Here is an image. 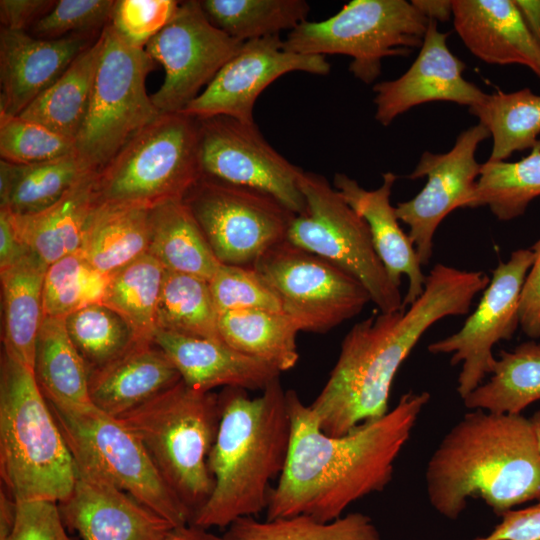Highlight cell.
I'll return each instance as SVG.
<instances>
[{"instance_id": "b9f144b4", "label": "cell", "mask_w": 540, "mask_h": 540, "mask_svg": "<svg viewBox=\"0 0 540 540\" xmlns=\"http://www.w3.org/2000/svg\"><path fill=\"white\" fill-rule=\"evenodd\" d=\"M110 275L94 268L77 252L49 265L43 285L44 317L65 318L101 303Z\"/></svg>"}, {"instance_id": "7a4b0ae2", "label": "cell", "mask_w": 540, "mask_h": 540, "mask_svg": "<svg viewBox=\"0 0 540 540\" xmlns=\"http://www.w3.org/2000/svg\"><path fill=\"white\" fill-rule=\"evenodd\" d=\"M489 282L482 271L438 263L427 275L424 292L410 306L356 323L310 405L320 429L338 437L386 415L394 377L420 338L437 321L467 314Z\"/></svg>"}, {"instance_id": "484cf974", "label": "cell", "mask_w": 540, "mask_h": 540, "mask_svg": "<svg viewBox=\"0 0 540 540\" xmlns=\"http://www.w3.org/2000/svg\"><path fill=\"white\" fill-rule=\"evenodd\" d=\"M96 174V171L87 173L42 211L15 215L8 210L22 243L46 265L79 252L87 223L97 205Z\"/></svg>"}, {"instance_id": "30bf717a", "label": "cell", "mask_w": 540, "mask_h": 540, "mask_svg": "<svg viewBox=\"0 0 540 540\" xmlns=\"http://www.w3.org/2000/svg\"><path fill=\"white\" fill-rule=\"evenodd\" d=\"M103 37L90 104L75 139L77 155L96 172L161 114L146 91L154 60L145 48L126 42L110 24Z\"/></svg>"}, {"instance_id": "6da1fadb", "label": "cell", "mask_w": 540, "mask_h": 540, "mask_svg": "<svg viewBox=\"0 0 540 540\" xmlns=\"http://www.w3.org/2000/svg\"><path fill=\"white\" fill-rule=\"evenodd\" d=\"M291 438L286 465L271 488L266 519L299 514L329 522L355 501L383 491L430 400L408 392L382 418L338 437L325 434L295 390L286 391Z\"/></svg>"}, {"instance_id": "7c38bea8", "label": "cell", "mask_w": 540, "mask_h": 540, "mask_svg": "<svg viewBox=\"0 0 540 540\" xmlns=\"http://www.w3.org/2000/svg\"><path fill=\"white\" fill-rule=\"evenodd\" d=\"M299 331L326 333L358 315L371 301L363 285L326 259L287 239L253 265Z\"/></svg>"}, {"instance_id": "1f68e13d", "label": "cell", "mask_w": 540, "mask_h": 540, "mask_svg": "<svg viewBox=\"0 0 540 540\" xmlns=\"http://www.w3.org/2000/svg\"><path fill=\"white\" fill-rule=\"evenodd\" d=\"M91 171L77 153L27 165L0 160V208L15 215L42 211Z\"/></svg>"}, {"instance_id": "7bdbcfd3", "label": "cell", "mask_w": 540, "mask_h": 540, "mask_svg": "<svg viewBox=\"0 0 540 540\" xmlns=\"http://www.w3.org/2000/svg\"><path fill=\"white\" fill-rule=\"evenodd\" d=\"M74 153L73 140L20 115L0 114L1 160L27 165Z\"/></svg>"}, {"instance_id": "8d00e7d4", "label": "cell", "mask_w": 540, "mask_h": 540, "mask_svg": "<svg viewBox=\"0 0 540 540\" xmlns=\"http://www.w3.org/2000/svg\"><path fill=\"white\" fill-rule=\"evenodd\" d=\"M540 196V139L528 156L516 162L487 161L481 164L467 207H489L500 221L524 214Z\"/></svg>"}, {"instance_id": "277c9868", "label": "cell", "mask_w": 540, "mask_h": 540, "mask_svg": "<svg viewBox=\"0 0 540 540\" xmlns=\"http://www.w3.org/2000/svg\"><path fill=\"white\" fill-rule=\"evenodd\" d=\"M219 397L221 418L208 459L214 487L191 523L206 529L266 510L270 482L283 472L291 438L279 378L257 397L239 388H224Z\"/></svg>"}, {"instance_id": "5bb4252c", "label": "cell", "mask_w": 540, "mask_h": 540, "mask_svg": "<svg viewBox=\"0 0 540 540\" xmlns=\"http://www.w3.org/2000/svg\"><path fill=\"white\" fill-rule=\"evenodd\" d=\"M202 177L264 192L293 214L306 211L299 179L303 170L264 138L256 123L228 116L198 119Z\"/></svg>"}, {"instance_id": "836d02e7", "label": "cell", "mask_w": 540, "mask_h": 540, "mask_svg": "<svg viewBox=\"0 0 540 540\" xmlns=\"http://www.w3.org/2000/svg\"><path fill=\"white\" fill-rule=\"evenodd\" d=\"M221 340L237 351L262 360L280 372L298 359L299 329L282 311L233 310L219 314Z\"/></svg>"}, {"instance_id": "f907efd6", "label": "cell", "mask_w": 540, "mask_h": 540, "mask_svg": "<svg viewBox=\"0 0 540 540\" xmlns=\"http://www.w3.org/2000/svg\"><path fill=\"white\" fill-rule=\"evenodd\" d=\"M51 0H1L2 28L28 32L55 5Z\"/></svg>"}, {"instance_id": "d4e9b609", "label": "cell", "mask_w": 540, "mask_h": 540, "mask_svg": "<svg viewBox=\"0 0 540 540\" xmlns=\"http://www.w3.org/2000/svg\"><path fill=\"white\" fill-rule=\"evenodd\" d=\"M181 376L154 342H136L119 357L89 375L93 406L119 418L177 384Z\"/></svg>"}, {"instance_id": "7402d4cb", "label": "cell", "mask_w": 540, "mask_h": 540, "mask_svg": "<svg viewBox=\"0 0 540 540\" xmlns=\"http://www.w3.org/2000/svg\"><path fill=\"white\" fill-rule=\"evenodd\" d=\"M396 175L382 174V184L374 190H366L343 173H336L333 186L347 204L368 224L373 246L395 286H401V278H408V289L403 297V307L415 302L424 292L427 276L407 234L401 229L391 194Z\"/></svg>"}, {"instance_id": "681fc988", "label": "cell", "mask_w": 540, "mask_h": 540, "mask_svg": "<svg viewBox=\"0 0 540 540\" xmlns=\"http://www.w3.org/2000/svg\"><path fill=\"white\" fill-rule=\"evenodd\" d=\"M533 264L526 276L519 303V326L529 338H540V239L531 247Z\"/></svg>"}, {"instance_id": "7dc6e473", "label": "cell", "mask_w": 540, "mask_h": 540, "mask_svg": "<svg viewBox=\"0 0 540 540\" xmlns=\"http://www.w3.org/2000/svg\"><path fill=\"white\" fill-rule=\"evenodd\" d=\"M16 503L15 522L4 540H73L66 531L57 502L31 500Z\"/></svg>"}, {"instance_id": "db71d44e", "label": "cell", "mask_w": 540, "mask_h": 540, "mask_svg": "<svg viewBox=\"0 0 540 540\" xmlns=\"http://www.w3.org/2000/svg\"><path fill=\"white\" fill-rule=\"evenodd\" d=\"M412 4L428 20L448 21L452 15V1L446 0H413Z\"/></svg>"}, {"instance_id": "8fae6325", "label": "cell", "mask_w": 540, "mask_h": 540, "mask_svg": "<svg viewBox=\"0 0 540 540\" xmlns=\"http://www.w3.org/2000/svg\"><path fill=\"white\" fill-rule=\"evenodd\" d=\"M299 185L306 211L292 218L287 240L354 277L382 313L404 308L400 288L379 259L366 221L324 176L303 170Z\"/></svg>"}, {"instance_id": "f546056e", "label": "cell", "mask_w": 540, "mask_h": 540, "mask_svg": "<svg viewBox=\"0 0 540 540\" xmlns=\"http://www.w3.org/2000/svg\"><path fill=\"white\" fill-rule=\"evenodd\" d=\"M33 374L50 404H92L90 373L67 333L65 318L44 317L36 341Z\"/></svg>"}, {"instance_id": "ffe728a7", "label": "cell", "mask_w": 540, "mask_h": 540, "mask_svg": "<svg viewBox=\"0 0 540 540\" xmlns=\"http://www.w3.org/2000/svg\"><path fill=\"white\" fill-rule=\"evenodd\" d=\"M448 34L429 20L417 58L399 78L376 83L375 119L383 126L411 108L434 101L453 102L471 107L486 95L463 77L465 63L447 45Z\"/></svg>"}, {"instance_id": "4dcf8cb0", "label": "cell", "mask_w": 540, "mask_h": 540, "mask_svg": "<svg viewBox=\"0 0 540 540\" xmlns=\"http://www.w3.org/2000/svg\"><path fill=\"white\" fill-rule=\"evenodd\" d=\"M103 44L102 32L20 116L36 121L75 143L90 104Z\"/></svg>"}, {"instance_id": "8992f818", "label": "cell", "mask_w": 540, "mask_h": 540, "mask_svg": "<svg viewBox=\"0 0 540 540\" xmlns=\"http://www.w3.org/2000/svg\"><path fill=\"white\" fill-rule=\"evenodd\" d=\"M220 418L219 394L194 390L182 380L117 418L140 439L193 518L214 487L208 459Z\"/></svg>"}, {"instance_id": "d590c367", "label": "cell", "mask_w": 540, "mask_h": 540, "mask_svg": "<svg viewBox=\"0 0 540 540\" xmlns=\"http://www.w3.org/2000/svg\"><path fill=\"white\" fill-rule=\"evenodd\" d=\"M469 112L492 137L489 161H505L516 151L532 148L540 134V95L529 88L486 94Z\"/></svg>"}, {"instance_id": "e575fe53", "label": "cell", "mask_w": 540, "mask_h": 540, "mask_svg": "<svg viewBox=\"0 0 540 540\" xmlns=\"http://www.w3.org/2000/svg\"><path fill=\"white\" fill-rule=\"evenodd\" d=\"M165 272L164 266L146 253L110 274L101 303L125 320L136 342H154Z\"/></svg>"}, {"instance_id": "60d3db41", "label": "cell", "mask_w": 540, "mask_h": 540, "mask_svg": "<svg viewBox=\"0 0 540 540\" xmlns=\"http://www.w3.org/2000/svg\"><path fill=\"white\" fill-rule=\"evenodd\" d=\"M65 326L89 373L110 363L136 343L125 320L102 303L71 313L65 317Z\"/></svg>"}, {"instance_id": "44dd1931", "label": "cell", "mask_w": 540, "mask_h": 540, "mask_svg": "<svg viewBox=\"0 0 540 540\" xmlns=\"http://www.w3.org/2000/svg\"><path fill=\"white\" fill-rule=\"evenodd\" d=\"M98 38L71 36L46 40L1 27L0 114L20 115Z\"/></svg>"}, {"instance_id": "d6986e66", "label": "cell", "mask_w": 540, "mask_h": 540, "mask_svg": "<svg viewBox=\"0 0 540 540\" xmlns=\"http://www.w3.org/2000/svg\"><path fill=\"white\" fill-rule=\"evenodd\" d=\"M75 464L74 488L59 509L82 540H163L175 528L93 469Z\"/></svg>"}, {"instance_id": "f5cc1de1", "label": "cell", "mask_w": 540, "mask_h": 540, "mask_svg": "<svg viewBox=\"0 0 540 540\" xmlns=\"http://www.w3.org/2000/svg\"><path fill=\"white\" fill-rule=\"evenodd\" d=\"M531 36L540 48V0H514Z\"/></svg>"}, {"instance_id": "d6a6232c", "label": "cell", "mask_w": 540, "mask_h": 540, "mask_svg": "<svg viewBox=\"0 0 540 540\" xmlns=\"http://www.w3.org/2000/svg\"><path fill=\"white\" fill-rule=\"evenodd\" d=\"M491 377L463 400L472 410L521 414L540 400V342L531 340L512 351L501 350Z\"/></svg>"}, {"instance_id": "9c48e42d", "label": "cell", "mask_w": 540, "mask_h": 540, "mask_svg": "<svg viewBox=\"0 0 540 540\" xmlns=\"http://www.w3.org/2000/svg\"><path fill=\"white\" fill-rule=\"evenodd\" d=\"M49 405L76 462L93 469L174 527L192 523V513L168 486L140 439L119 419L92 404Z\"/></svg>"}, {"instance_id": "f1b7e54d", "label": "cell", "mask_w": 540, "mask_h": 540, "mask_svg": "<svg viewBox=\"0 0 540 540\" xmlns=\"http://www.w3.org/2000/svg\"><path fill=\"white\" fill-rule=\"evenodd\" d=\"M148 253L166 270L209 281L220 265L199 224L183 200L166 201L150 210Z\"/></svg>"}, {"instance_id": "2e32d148", "label": "cell", "mask_w": 540, "mask_h": 540, "mask_svg": "<svg viewBox=\"0 0 540 540\" xmlns=\"http://www.w3.org/2000/svg\"><path fill=\"white\" fill-rule=\"evenodd\" d=\"M531 249H518L499 262L475 311L456 333L428 345L432 354H451L452 366L461 363L457 393L464 399L492 373L493 347L510 340L519 326V303L533 264Z\"/></svg>"}, {"instance_id": "ab89813d", "label": "cell", "mask_w": 540, "mask_h": 540, "mask_svg": "<svg viewBox=\"0 0 540 540\" xmlns=\"http://www.w3.org/2000/svg\"><path fill=\"white\" fill-rule=\"evenodd\" d=\"M225 540H382L372 519L352 512L329 522L299 514L265 521L254 517L235 520L223 535Z\"/></svg>"}, {"instance_id": "c3c4849f", "label": "cell", "mask_w": 540, "mask_h": 540, "mask_svg": "<svg viewBox=\"0 0 540 540\" xmlns=\"http://www.w3.org/2000/svg\"><path fill=\"white\" fill-rule=\"evenodd\" d=\"M500 517L492 531L473 540H540V502Z\"/></svg>"}, {"instance_id": "f6af8a7d", "label": "cell", "mask_w": 540, "mask_h": 540, "mask_svg": "<svg viewBox=\"0 0 540 540\" xmlns=\"http://www.w3.org/2000/svg\"><path fill=\"white\" fill-rule=\"evenodd\" d=\"M114 0H60L28 31L34 37L56 40L71 36L99 37L110 24Z\"/></svg>"}, {"instance_id": "f35d334b", "label": "cell", "mask_w": 540, "mask_h": 540, "mask_svg": "<svg viewBox=\"0 0 540 540\" xmlns=\"http://www.w3.org/2000/svg\"><path fill=\"white\" fill-rule=\"evenodd\" d=\"M218 320L208 281L166 270L156 311L157 330L222 341Z\"/></svg>"}, {"instance_id": "ba28073f", "label": "cell", "mask_w": 540, "mask_h": 540, "mask_svg": "<svg viewBox=\"0 0 540 540\" xmlns=\"http://www.w3.org/2000/svg\"><path fill=\"white\" fill-rule=\"evenodd\" d=\"M428 23L412 2L352 0L327 19L301 23L289 31L283 46L298 54L350 56L349 71L372 84L383 58L408 56L422 46Z\"/></svg>"}, {"instance_id": "e0dca14e", "label": "cell", "mask_w": 540, "mask_h": 540, "mask_svg": "<svg viewBox=\"0 0 540 540\" xmlns=\"http://www.w3.org/2000/svg\"><path fill=\"white\" fill-rule=\"evenodd\" d=\"M488 137L489 131L478 123L462 131L447 153L424 152L408 176L410 180L427 178L415 197L395 206L399 221L409 227L408 236L422 265L433 255L434 234L443 219L467 207L481 168L475 153Z\"/></svg>"}, {"instance_id": "3957f363", "label": "cell", "mask_w": 540, "mask_h": 540, "mask_svg": "<svg viewBox=\"0 0 540 540\" xmlns=\"http://www.w3.org/2000/svg\"><path fill=\"white\" fill-rule=\"evenodd\" d=\"M427 496L443 517L457 520L480 497L501 516L540 501V452L530 419L521 414L467 413L428 461Z\"/></svg>"}, {"instance_id": "52a82bcc", "label": "cell", "mask_w": 540, "mask_h": 540, "mask_svg": "<svg viewBox=\"0 0 540 540\" xmlns=\"http://www.w3.org/2000/svg\"><path fill=\"white\" fill-rule=\"evenodd\" d=\"M198 119L161 113L96 174L97 204L153 208L184 200L201 179Z\"/></svg>"}, {"instance_id": "4fadbf2b", "label": "cell", "mask_w": 540, "mask_h": 540, "mask_svg": "<svg viewBox=\"0 0 540 540\" xmlns=\"http://www.w3.org/2000/svg\"><path fill=\"white\" fill-rule=\"evenodd\" d=\"M212 251L223 264L252 266L287 239L295 216L274 197L207 177L185 196Z\"/></svg>"}, {"instance_id": "4316f807", "label": "cell", "mask_w": 540, "mask_h": 540, "mask_svg": "<svg viewBox=\"0 0 540 540\" xmlns=\"http://www.w3.org/2000/svg\"><path fill=\"white\" fill-rule=\"evenodd\" d=\"M47 267L29 252L0 270L3 352L32 370L36 341L44 319L43 285Z\"/></svg>"}, {"instance_id": "cb8c5ba5", "label": "cell", "mask_w": 540, "mask_h": 540, "mask_svg": "<svg viewBox=\"0 0 540 540\" xmlns=\"http://www.w3.org/2000/svg\"><path fill=\"white\" fill-rule=\"evenodd\" d=\"M455 31L477 58L489 64H520L540 78V48L514 0H452Z\"/></svg>"}, {"instance_id": "74e56055", "label": "cell", "mask_w": 540, "mask_h": 540, "mask_svg": "<svg viewBox=\"0 0 540 540\" xmlns=\"http://www.w3.org/2000/svg\"><path fill=\"white\" fill-rule=\"evenodd\" d=\"M200 3L216 27L243 43L291 31L307 21L310 13V5L304 0H203Z\"/></svg>"}, {"instance_id": "11a10c76", "label": "cell", "mask_w": 540, "mask_h": 540, "mask_svg": "<svg viewBox=\"0 0 540 540\" xmlns=\"http://www.w3.org/2000/svg\"><path fill=\"white\" fill-rule=\"evenodd\" d=\"M163 540H225L209 529L188 524L173 528Z\"/></svg>"}, {"instance_id": "5b68a950", "label": "cell", "mask_w": 540, "mask_h": 540, "mask_svg": "<svg viewBox=\"0 0 540 540\" xmlns=\"http://www.w3.org/2000/svg\"><path fill=\"white\" fill-rule=\"evenodd\" d=\"M0 473L16 502L58 504L71 494L76 464L33 370L3 352L0 374Z\"/></svg>"}, {"instance_id": "9a60e30c", "label": "cell", "mask_w": 540, "mask_h": 540, "mask_svg": "<svg viewBox=\"0 0 540 540\" xmlns=\"http://www.w3.org/2000/svg\"><path fill=\"white\" fill-rule=\"evenodd\" d=\"M216 27L200 1L180 2L169 23L145 46L165 71L160 88L151 95L160 113L183 111L242 48Z\"/></svg>"}, {"instance_id": "603a6c76", "label": "cell", "mask_w": 540, "mask_h": 540, "mask_svg": "<svg viewBox=\"0 0 540 540\" xmlns=\"http://www.w3.org/2000/svg\"><path fill=\"white\" fill-rule=\"evenodd\" d=\"M154 343L172 361L181 380L197 391L212 392L224 387L262 392L281 373L220 340L157 330Z\"/></svg>"}, {"instance_id": "9f6ffc18", "label": "cell", "mask_w": 540, "mask_h": 540, "mask_svg": "<svg viewBox=\"0 0 540 540\" xmlns=\"http://www.w3.org/2000/svg\"><path fill=\"white\" fill-rule=\"evenodd\" d=\"M16 501L1 489L0 495V540H4L11 532L16 516Z\"/></svg>"}, {"instance_id": "6f0895ef", "label": "cell", "mask_w": 540, "mask_h": 540, "mask_svg": "<svg viewBox=\"0 0 540 540\" xmlns=\"http://www.w3.org/2000/svg\"><path fill=\"white\" fill-rule=\"evenodd\" d=\"M530 421L532 423V426H533V429H534V432H535V435H536L538 449H539V452H540V410L537 411L531 417Z\"/></svg>"}, {"instance_id": "ee69618b", "label": "cell", "mask_w": 540, "mask_h": 540, "mask_svg": "<svg viewBox=\"0 0 540 540\" xmlns=\"http://www.w3.org/2000/svg\"><path fill=\"white\" fill-rule=\"evenodd\" d=\"M208 283L219 314L233 310L282 311L279 298L253 266L220 263Z\"/></svg>"}, {"instance_id": "816d5d0a", "label": "cell", "mask_w": 540, "mask_h": 540, "mask_svg": "<svg viewBox=\"0 0 540 540\" xmlns=\"http://www.w3.org/2000/svg\"><path fill=\"white\" fill-rule=\"evenodd\" d=\"M29 252L17 234L10 212L0 208V270Z\"/></svg>"}, {"instance_id": "83f0119b", "label": "cell", "mask_w": 540, "mask_h": 540, "mask_svg": "<svg viewBox=\"0 0 540 540\" xmlns=\"http://www.w3.org/2000/svg\"><path fill=\"white\" fill-rule=\"evenodd\" d=\"M151 208L97 204L79 253L94 268L112 274L148 253Z\"/></svg>"}, {"instance_id": "bcb514c9", "label": "cell", "mask_w": 540, "mask_h": 540, "mask_svg": "<svg viewBox=\"0 0 540 540\" xmlns=\"http://www.w3.org/2000/svg\"><path fill=\"white\" fill-rule=\"evenodd\" d=\"M179 4L175 0H118L110 25L129 44L145 48L173 18Z\"/></svg>"}, {"instance_id": "ac0fdd59", "label": "cell", "mask_w": 540, "mask_h": 540, "mask_svg": "<svg viewBox=\"0 0 540 540\" xmlns=\"http://www.w3.org/2000/svg\"><path fill=\"white\" fill-rule=\"evenodd\" d=\"M330 69L325 56L286 50L279 35L249 40L181 112L197 119L228 116L254 123L256 100L275 80L296 71L324 76Z\"/></svg>"}]
</instances>
